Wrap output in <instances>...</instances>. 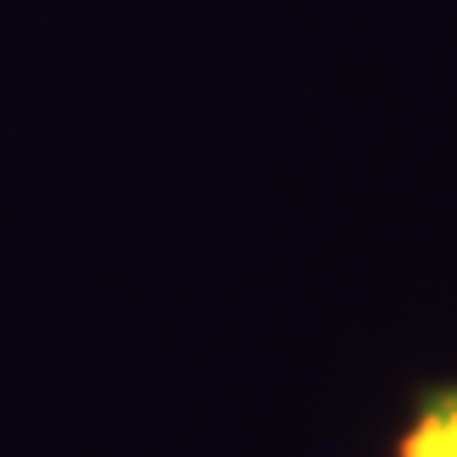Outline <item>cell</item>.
Listing matches in <instances>:
<instances>
[{
  "label": "cell",
  "mask_w": 457,
  "mask_h": 457,
  "mask_svg": "<svg viewBox=\"0 0 457 457\" xmlns=\"http://www.w3.org/2000/svg\"><path fill=\"white\" fill-rule=\"evenodd\" d=\"M391 457H457V380L419 386Z\"/></svg>",
  "instance_id": "6da1fadb"
}]
</instances>
